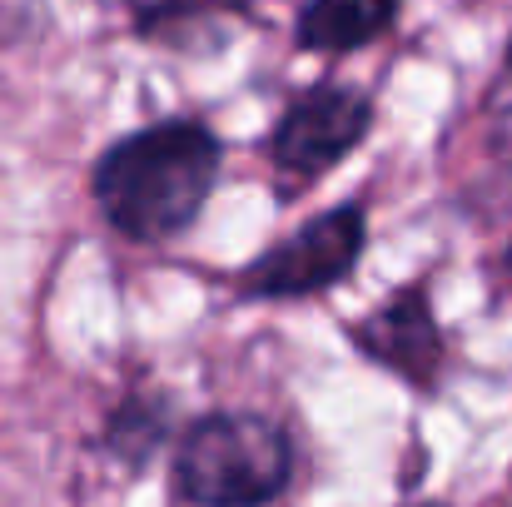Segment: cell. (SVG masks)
<instances>
[{
	"instance_id": "cell-7",
	"label": "cell",
	"mask_w": 512,
	"mask_h": 507,
	"mask_svg": "<svg viewBox=\"0 0 512 507\" xmlns=\"http://www.w3.org/2000/svg\"><path fill=\"white\" fill-rule=\"evenodd\" d=\"M398 15V0H304L299 10V45L319 55H348L378 40Z\"/></svg>"
},
{
	"instance_id": "cell-8",
	"label": "cell",
	"mask_w": 512,
	"mask_h": 507,
	"mask_svg": "<svg viewBox=\"0 0 512 507\" xmlns=\"http://www.w3.org/2000/svg\"><path fill=\"white\" fill-rule=\"evenodd\" d=\"M508 70H512V50H508Z\"/></svg>"
},
{
	"instance_id": "cell-6",
	"label": "cell",
	"mask_w": 512,
	"mask_h": 507,
	"mask_svg": "<svg viewBox=\"0 0 512 507\" xmlns=\"http://www.w3.org/2000/svg\"><path fill=\"white\" fill-rule=\"evenodd\" d=\"M125 5L140 40L174 45L189 55L219 50L234 35V25L254 15V0H125Z\"/></svg>"
},
{
	"instance_id": "cell-4",
	"label": "cell",
	"mask_w": 512,
	"mask_h": 507,
	"mask_svg": "<svg viewBox=\"0 0 512 507\" xmlns=\"http://www.w3.org/2000/svg\"><path fill=\"white\" fill-rule=\"evenodd\" d=\"M358 249H363V209L339 204L309 219L294 239L274 244L264 259H254L244 274V294L249 299H309L348 279Z\"/></svg>"
},
{
	"instance_id": "cell-3",
	"label": "cell",
	"mask_w": 512,
	"mask_h": 507,
	"mask_svg": "<svg viewBox=\"0 0 512 507\" xmlns=\"http://www.w3.org/2000/svg\"><path fill=\"white\" fill-rule=\"evenodd\" d=\"M373 125V105L368 95H358L353 85H314L304 90L274 125L269 140V160L279 165L284 184H309L324 169L348 160V150L368 135Z\"/></svg>"
},
{
	"instance_id": "cell-5",
	"label": "cell",
	"mask_w": 512,
	"mask_h": 507,
	"mask_svg": "<svg viewBox=\"0 0 512 507\" xmlns=\"http://www.w3.org/2000/svg\"><path fill=\"white\" fill-rule=\"evenodd\" d=\"M353 343H358L368 358H378L383 368L413 378L418 388H433L438 363H443V338H438V324H433V314H428L423 284L398 289L373 319L353 324Z\"/></svg>"
},
{
	"instance_id": "cell-1",
	"label": "cell",
	"mask_w": 512,
	"mask_h": 507,
	"mask_svg": "<svg viewBox=\"0 0 512 507\" xmlns=\"http://www.w3.org/2000/svg\"><path fill=\"white\" fill-rule=\"evenodd\" d=\"M219 140L194 120H165L115 140L95 165V204L125 239H170L194 224L214 179Z\"/></svg>"
},
{
	"instance_id": "cell-2",
	"label": "cell",
	"mask_w": 512,
	"mask_h": 507,
	"mask_svg": "<svg viewBox=\"0 0 512 507\" xmlns=\"http://www.w3.org/2000/svg\"><path fill=\"white\" fill-rule=\"evenodd\" d=\"M294 448L259 413H209L174 448V488L194 507H264L289 488Z\"/></svg>"
}]
</instances>
